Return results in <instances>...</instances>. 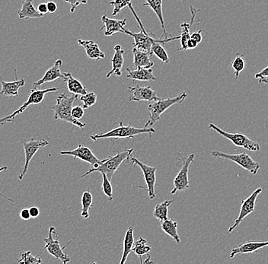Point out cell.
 <instances>
[{
    "instance_id": "obj_18",
    "label": "cell",
    "mask_w": 268,
    "mask_h": 264,
    "mask_svg": "<svg viewBox=\"0 0 268 264\" xmlns=\"http://www.w3.org/2000/svg\"><path fill=\"white\" fill-rule=\"evenodd\" d=\"M63 65V60L61 59H59L54 63V64L47 69V72L44 74V76L35 81L34 83V87H36L38 86L41 85L44 83L51 82V81H55L58 78H63V74L61 72V66Z\"/></svg>"
},
{
    "instance_id": "obj_38",
    "label": "cell",
    "mask_w": 268,
    "mask_h": 264,
    "mask_svg": "<svg viewBox=\"0 0 268 264\" xmlns=\"http://www.w3.org/2000/svg\"><path fill=\"white\" fill-rule=\"evenodd\" d=\"M83 107L82 105H76V106L72 107V116L74 119L78 120L82 119L83 117L85 111H84Z\"/></svg>"
},
{
    "instance_id": "obj_10",
    "label": "cell",
    "mask_w": 268,
    "mask_h": 264,
    "mask_svg": "<svg viewBox=\"0 0 268 264\" xmlns=\"http://www.w3.org/2000/svg\"><path fill=\"white\" fill-rule=\"evenodd\" d=\"M22 145H23L24 150H25V161L23 167L21 170L20 173L19 174V179L22 181L25 175L26 174L28 169H29V164L32 161L33 157L35 156V154L38 152L41 149L46 147L47 145H49V142L46 139H37L35 138L29 139H24L22 141Z\"/></svg>"
},
{
    "instance_id": "obj_7",
    "label": "cell",
    "mask_w": 268,
    "mask_h": 264,
    "mask_svg": "<svg viewBox=\"0 0 268 264\" xmlns=\"http://www.w3.org/2000/svg\"><path fill=\"white\" fill-rule=\"evenodd\" d=\"M59 87H50V89H46V90H38L37 87H34L31 90L30 94H29L28 100L19 108V109L15 111L13 114L7 116V117L0 119V126L4 125L5 123L13 122L16 116L18 114H22L23 113L27 108L32 105H39V104L42 103L44 102V97H45L46 94H48L50 93H53V92L58 91Z\"/></svg>"
},
{
    "instance_id": "obj_40",
    "label": "cell",
    "mask_w": 268,
    "mask_h": 264,
    "mask_svg": "<svg viewBox=\"0 0 268 264\" xmlns=\"http://www.w3.org/2000/svg\"><path fill=\"white\" fill-rule=\"evenodd\" d=\"M254 78L257 79H260V78H268V66L266 67L263 68L261 71L254 75Z\"/></svg>"
},
{
    "instance_id": "obj_22",
    "label": "cell",
    "mask_w": 268,
    "mask_h": 264,
    "mask_svg": "<svg viewBox=\"0 0 268 264\" xmlns=\"http://www.w3.org/2000/svg\"><path fill=\"white\" fill-rule=\"evenodd\" d=\"M191 13L192 14V21L191 23H183L181 25V28H182V33L180 35L181 47L177 49V51L180 50H187V42L191 38L190 29L195 22V17L198 13L201 12V10H197L193 6L190 7Z\"/></svg>"
},
{
    "instance_id": "obj_23",
    "label": "cell",
    "mask_w": 268,
    "mask_h": 264,
    "mask_svg": "<svg viewBox=\"0 0 268 264\" xmlns=\"http://www.w3.org/2000/svg\"><path fill=\"white\" fill-rule=\"evenodd\" d=\"M126 70L127 72V78L133 81H152L157 80L152 68H139L134 70H130L129 68H126Z\"/></svg>"
},
{
    "instance_id": "obj_6",
    "label": "cell",
    "mask_w": 268,
    "mask_h": 264,
    "mask_svg": "<svg viewBox=\"0 0 268 264\" xmlns=\"http://www.w3.org/2000/svg\"><path fill=\"white\" fill-rule=\"evenodd\" d=\"M210 154L214 158H223V159L229 160L232 162L236 163L240 167H242L251 174H257V171L260 168V164L257 161H254L249 155L245 152L232 155V154L225 153L220 151L213 150L211 151Z\"/></svg>"
},
{
    "instance_id": "obj_5",
    "label": "cell",
    "mask_w": 268,
    "mask_h": 264,
    "mask_svg": "<svg viewBox=\"0 0 268 264\" xmlns=\"http://www.w3.org/2000/svg\"><path fill=\"white\" fill-rule=\"evenodd\" d=\"M188 97V94L185 92H182L176 97L167 98V99H158V100L153 101L149 104L148 110L149 111V118L145 124L144 127H152L155 125L160 118L161 115L168 108L174 105L182 104Z\"/></svg>"
},
{
    "instance_id": "obj_21",
    "label": "cell",
    "mask_w": 268,
    "mask_h": 264,
    "mask_svg": "<svg viewBox=\"0 0 268 264\" xmlns=\"http://www.w3.org/2000/svg\"><path fill=\"white\" fill-rule=\"evenodd\" d=\"M78 44L85 49L87 56L92 60H102L105 57L104 52L101 50L97 43L91 40L78 39Z\"/></svg>"
},
{
    "instance_id": "obj_24",
    "label": "cell",
    "mask_w": 268,
    "mask_h": 264,
    "mask_svg": "<svg viewBox=\"0 0 268 264\" xmlns=\"http://www.w3.org/2000/svg\"><path fill=\"white\" fill-rule=\"evenodd\" d=\"M145 4H143V7H147L152 9V11L155 13L158 20H159L162 31H163V36L165 39L171 38V35H168L165 28V20H164L163 11H162V2L163 0H145Z\"/></svg>"
},
{
    "instance_id": "obj_43",
    "label": "cell",
    "mask_w": 268,
    "mask_h": 264,
    "mask_svg": "<svg viewBox=\"0 0 268 264\" xmlns=\"http://www.w3.org/2000/svg\"><path fill=\"white\" fill-rule=\"evenodd\" d=\"M47 10H48V13H54L57 12V5L56 4V3L53 2V1H48L47 4Z\"/></svg>"
},
{
    "instance_id": "obj_12",
    "label": "cell",
    "mask_w": 268,
    "mask_h": 264,
    "mask_svg": "<svg viewBox=\"0 0 268 264\" xmlns=\"http://www.w3.org/2000/svg\"><path fill=\"white\" fill-rule=\"evenodd\" d=\"M262 191H263V189L261 188H257L255 191H253L252 194L249 197H246V198L243 199L242 200L239 214H238L237 219H235L233 225L229 227V229H228V232H232L240 224L242 223V221L247 216H249L250 214H251L254 211L256 201H257L258 196L261 194Z\"/></svg>"
},
{
    "instance_id": "obj_46",
    "label": "cell",
    "mask_w": 268,
    "mask_h": 264,
    "mask_svg": "<svg viewBox=\"0 0 268 264\" xmlns=\"http://www.w3.org/2000/svg\"><path fill=\"white\" fill-rule=\"evenodd\" d=\"M38 10V11L39 12V13H41V15L44 16L46 13H48V10H47V4H44V3H42V4H39L38 7V10Z\"/></svg>"
},
{
    "instance_id": "obj_28",
    "label": "cell",
    "mask_w": 268,
    "mask_h": 264,
    "mask_svg": "<svg viewBox=\"0 0 268 264\" xmlns=\"http://www.w3.org/2000/svg\"><path fill=\"white\" fill-rule=\"evenodd\" d=\"M133 232H134V228L133 226H130L126 231L124 239V250H123V254L121 261H120V264L125 263L129 254L132 252V248H133V244H134Z\"/></svg>"
},
{
    "instance_id": "obj_9",
    "label": "cell",
    "mask_w": 268,
    "mask_h": 264,
    "mask_svg": "<svg viewBox=\"0 0 268 264\" xmlns=\"http://www.w3.org/2000/svg\"><path fill=\"white\" fill-rule=\"evenodd\" d=\"M55 227L51 226L49 228V234L47 238H44V241L45 243L44 249L47 250L49 253L52 256H54L57 259H60L63 262V263L66 264L70 262L71 259L67 253H65L64 249L66 246L61 247L59 241V235H57Z\"/></svg>"
},
{
    "instance_id": "obj_26",
    "label": "cell",
    "mask_w": 268,
    "mask_h": 264,
    "mask_svg": "<svg viewBox=\"0 0 268 264\" xmlns=\"http://www.w3.org/2000/svg\"><path fill=\"white\" fill-rule=\"evenodd\" d=\"M133 66H135L136 69L139 68H152L154 66V63L151 60L152 55L146 52L141 51L137 49H133Z\"/></svg>"
},
{
    "instance_id": "obj_16",
    "label": "cell",
    "mask_w": 268,
    "mask_h": 264,
    "mask_svg": "<svg viewBox=\"0 0 268 264\" xmlns=\"http://www.w3.org/2000/svg\"><path fill=\"white\" fill-rule=\"evenodd\" d=\"M102 21L104 25L101 28V31L105 28L104 35L106 37L113 36L117 33H123V29H124V26L127 25V19L118 20V19H109V17H107L106 14L102 16Z\"/></svg>"
},
{
    "instance_id": "obj_48",
    "label": "cell",
    "mask_w": 268,
    "mask_h": 264,
    "mask_svg": "<svg viewBox=\"0 0 268 264\" xmlns=\"http://www.w3.org/2000/svg\"><path fill=\"white\" fill-rule=\"evenodd\" d=\"M258 83L259 84L263 83V84H267L268 85V78H260V79H258Z\"/></svg>"
},
{
    "instance_id": "obj_37",
    "label": "cell",
    "mask_w": 268,
    "mask_h": 264,
    "mask_svg": "<svg viewBox=\"0 0 268 264\" xmlns=\"http://www.w3.org/2000/svg\"><path fill=\"white\" fill-rule=\"evenodd\" d=\"M102 191H103L104 194L109 197V200L112 201L113 200V188H112V184H111V181L108 179L105 173H102Z\"/></svg>"
},
{
    "instance_id": "obj_8",
    "label": "cell",
    "mask_w": 268,
    "mask_h": 264,
    "mask_svg": "<svg viewBox=\"0 0 268 264\" xmlns=\"http://www.w3.org/2000/svg\"><path fill=\"white\" fill-rule=\"evenodd\" d=\"M209 127L214 130V131L217 132L220 136L229 139L236 148H243V149L251 151V152H258V151H260V144L258 142L251 140L245 135L242 134V133H228V132L225 131V130H222L221 128L217 127L214 124H209Z\"/></svg>"
},
{
    "instance_id": "obj_14",
    "label": "cell",
    "mask_w": 268,
    "mask_h": 264,
    "mask_svg": "<svg viewBox=\"0 0 268 264\" xmlns=\"http://www.w3.org/2000/svg\"><path fill=\"white\" fill-rule=\"evenodd\" d=\"M61 155H71L75 158L81 160V161H85L88 163L92 167H99V165L102 164L105 161V159L100 160L94 155L91 149L90 148L86 147L85 145L79 144L76 149L73 150L69 151H62L60 152Z\"/></svg>"
},
{
    "instance_id": "obj_44",
    "label": "cell",
    "mask_w": 268,
    "mask_h": 264,
    "mask_svg": "<svg viewBox=\"0 0 268 264\" xmlns=\"http://www.w3.org/2000/svg\"><path fill=\"white\" fill-rule=\"evenodd\" d=\"M29 212H30L31 217L33 219H36L39 216L40 210L37 207H32L29 208Z\"/></svg>"
},
{
    "instance_id": "obj_34",
    "label": "cell",
    "mask_w": 268,
    "mask_h": 264,
    "mask_svg": "<svg viewBox=\"0 0 268 264\" xmlns=\"http://www.w3.org/2000/svg\"><path fill=\"white\" fill-rule=\"evenodd\" d=\"M19 263L22 264H40L42 262V259L40 256H34L30 250L22 252L20 259H18Z\"/></svg>"
},
{
    "instance_id": "obj_31",
    "label": "cell",
    "mask_w": 268,
    "mask_h": 264,
    "mask_svg": "<svg viewBox=\"0 0 268 264\" xmlns=\"http://www.w3.org/2000/svg\"><path fill=\"white\" fill-rule=\"evenodd\" d=\"M151 250H152V246L148 244L147 241L142 237L139 238L138 241L134 243L132 248V251L134 252L135 254L140 258V262L142 260V256L148 254Z\"/></svg>"
},
{
    "instance_id": "obj_29",
    "label": "cell",
    "mask_w": 268,
    "mask_h": 264,
    "mask_svg": "<svg viewBox=\"0 0 268 264\" xmlns=\"http://www.w3.org/2000/svg\"><path fill=\"white\" fill-rule=\"evenodd\" d=\"M161 228L169 235L177 244H180L181 238L177 232V223L174 219H167L161 222Z\"/></svg>"
},
{
    "instance_id": "obj_41",
    "label": "cell",
    "mask_w": 268,
    "mask_h": 264,
    "mask_svg": "<svg viewBox=\"0 0 268 264\" xmlns=\"http://www.w3.org/2000/svg\"><path fill=\"white\" fill-rule=\"evenodd\" d=\"M191 38L195 40L198 44L201 43L203 40L202 30H200L198 32H193V33L191 34Z\"/></svg>"
},
{
    "instance_id": "obj_1",
    "label": "cell",
    "mask_w": 268,
    "mask_h": 264,
    "mask_svg": "<svg viewBox=\"0 0 268 264\" xmlns=\"http://www.w3.org/2000/svg\"><path fill=\"white\" fill-rule=\"evenodd\" d=\"M78 99L77 95H72L71 97H68L66 93L59 95L57 99V103L50 108L54 112L55 120L66 121L72 125L76 126L81 130H83L86 127L85 123L81 122L78 120L74 119L72 116V108L73 103Z\"/></svg>"
},
{
    "instance_id": "obj_32",
    "label": "cell",
    "mask_w": 268,
    "mask_h": 264,
    "mask_svg": "<svg viewBox=\"0 0 268 264\" xmlns=\"http://www.w3.org/2000/svg\"><path fill=\"white\" fill-rule=\"evenodd\" d=\"M82 212L81 216L83 219H87L90 217V210L92 207H94L93 204V197L90 191H85L82 194Z\"/></svg>"
},
{
    "instance_id": "obj_47",
    "label": "cell",
    "mask_w": 268,
    "mask_h": 264,
    "mask_svg": "<svg viewBox=\"0 0 268 264\" xmlns=\"http://www.w3.org/2000/svg\"><path fill=\"white\" fill-rule=\"evenodd\" d=\"M8 170V167H7V166H3V167H0V173H2V172L5 171V170ZM0 197H4V198L7 199V200H8L9 201L13 202V203H16V202L15 201V200H13V199L9 198V197H6L5 195H4V194H1L0 193Z\"/></svg>"
},
{
    "instance_id": "obj_20",
    "label": "cell",
    "mask_w": 268,
    "mask_h": 264,
    "mask_svg": "<svg viewBox=\"0 0 268 264\" xmlns=\"http://www.w3.org/2000/svg\"><path fill=\"white\" fill-rule=\"evenodd\" d=\"M0 82L2 84V90L0 91L1 96L6 97H17L19 96V90L25 86V80L24 78L16 79L14 81H5L0 77Z\"/></svg>"
},
{
    "instance_id": "obj_3",
    "label": "cell",
    "mask_w": 268,
    "mask_h": 264,
    "mask_svg": "<svg viewBox=\"0 0 268 264\" xmlns=\"http://www.w3.org/2000/svg\"><path fill=\"white\" fill-rule=\"evenodd\" d=\"M130 8V11L133 13V16L137 19V22H138L139 26H140V32L138 33L136 32H130V31L127 30L124 28L123 29V34L129 35V36L132 37L134 40V43L132 44L134 48L137 49V50H141V51L146 52V53H150L152 56V52H151V49H152V46L155 44L157 41H161L162 39H158V38H155V35L153 34L148 33L147 31L145 29L144 26H143V23H142L141 20L139 18L138 15L136 13L135 10L133 9V6L130 4L128 6Z\"/></svg>"
},
{
    "instance_id": "obj_4",
    "label": "cell",
    "mask_w": 268,
    "mask_h": 264,
    "mask_svg": "<svg viewBox=\"0 0 268 264\" xmlns=\"http://www.w3.org/2000/svg\"><path fill=\"white\" fill-rule=\"evenodd\" d=\"M133 152H134V149L126 148L124 151L116 154L114 156L108 157V158H105V161H104V162L101 165H99L98 167H96V168L92 167L90 170L83 173L79 178V179H84V178L86 177L88 175L91 174V173H94V172H101L102 173H105L108 179L112 181L114 174H115L117 170L119 168L121 164L125 161H129Z\"/></svg>"
},
{
    "instance_id": "obj_17",
    "label": "cell",
    "mask_w": 268,
    "mask_h": 264,
    "mask_svg": "<svg viewBox=\"0 0 268 264\" xmlns=\"http://www.w3.org/2000/svg\"><path fill=\"white\" fill-rule=\"evenodd\" d=\"M268 241H247L243 244H239L231 250L229 259H232L238 254L255 253L257 250L267 247Z\"/></svg>"
},
{
    "instance_id": "obj_49",
    "label": "cell",
    "mask_w": 268,
    "mask_h": 264,
    "mask_svg": "<svg viewBox=\"0 0 268 264\" xmlns=\"http://www.w3.org/2000/svg\"><path fill=\"white\" fill-rule=\"evenodd\" d=\"M46 2H48V1H50V0H45Z\"/></svg>"
},
{
    "instance_id": "obj_25",
    "label": "cell",
    "mask_w": 268,
    "mask_h": 264,
    "mask_svg": "<svg viewBox=\"0 0 268 264\" xmlns=\"http://www.w3.org/2000/svg\"><path fill=\"white\" fill-rule=\"evenodd\" d=\"M63 74V81L67 84V90L71 94L82 96L86 94L88 90L86 87L82 84L81 81L72 76L69 72H64Z\"/></svg>"
},
{
    "instance_id": "obj_30",
    "label": "cell",
    "mask_w": 268,
    "mask_h": 264,
    "mask_svg": "<svg viewBox=\"0 0 268 264\" xmlns=\"http://www.w3.org/2000/svg\"><path fill=\"white\" fill-rule=\"evenodd\" d=\"M174 200H165L162 203H158L155 205L153 211V217L160 222L168 219V209Z\"/></svg>"
},
{
    "instance_id": "obj_13",
    "label": "cell",
    "mask_w": 268,
    "mask_h": 264,
    "mask_svg": "<svg viewBox=\"0 0 268 264\" xmlns=\"http://www.w3.org/2000/svg\"><path fill=\"white\" fill-rule=\"evenodd\" d=\"M195 158V154L192 153L185 159H184L182 168L179 170L177 176L174 178V182H173L174 188L171 191V195H174L179 191H184L190 188L189 170H190L191 164L193 162Z\"/></svg>"
},
{
    "instance_id": "obj_39",
    "label": "cell",
    "mask_w": 268,
    "mask_h": 264,
    "mask_svg": "<svg viewBox=\"0 0 268 264\" xmlns=\"http://www.w3.org/2000/svg\"><path fill=\"white\" fill-rule=\"evenodd\" d=\"M66 3L70 5V13H74L76 10L77 7L81 4L85 5L88 3L87 0H65Z\"/></svg>"
},
{
    "instance_id": "obj_19",
    "label": "cell",
    "mask_w": 268,
    "mask_h": 264,
    "mask_svg": "<svg viewBox=\"0 0 268 264\" xmlns=\"http://www.w3.org/2000/svg\"><path fill=\"white\" fill-rule=\"evenodd\" d=\"M114 50H115V54L112 60V69L107 74V78H110L112 75L121 76L122 75V68L124 63V54L125 51L123 50L120 44H117Z\"/></svg>"
},
{
    "instance_id": "obj_42",
    "label": "cell",
    "mask_w": 268,
    "mask_h": 264,
    "mask_svg": "<svg viewBox=\"0 0 268 264\" xmlns=\"http://www.w3.org/2000/svg\"><path fill=\"white\" fill-rule=\"evenodd\" d=\"M21 219H23L25 221L29 220L31 219L30 212H29V209L25 208L21 211L20 213Z\"/></svg>"
},
{
    "instance_id": "obj_27",
    "label": "cell",
    "mask_w": 268,
    "mask_h": 264,
    "mask_svg": "<svg viewBox=\"0 0 268 264\" xmlns=\"http://www.w3.org/2000/svg\"><path fill=\"white\" fill-rule=\"evenodd\" d=\"M33 3L34 0H24L22 8L18 14L19 19L29 20V19H39L44 16L35 8Z\"/></svg>"
},
{
    "instance_id": "obj_11",
    "label": "cell",
    "mask_w": 268,
    "mask_h": 264,
    "mask_svg": "<svg viewBox=\"0 0 268 264\" xmlns=\"http://www.w3.org/2000/svg\"><path fill=\"white\" fill-rule=\"evenodd\" d=\"M129 162L131 163L132 165H137L141 169L144 176L145 182H146V186H147L148 195L151 200H153L156 197L155 194V186L156 182V171L158 169V166H149L148 164H144L141 161L132 156L129 160Z\"/></svg>"
},
{
    "instance_id": "obj_35",
    "label": "cell",
    "mask_w": 268,
    "mask_h": 264,
    "mask_svg": "<svg viewBox=\"0 0 268 264\" xmlns=\"http://www.w3.org/2000/svg\"><path fill=\"white\" fill-rule=\"evenodd\" d=\"M98 97L95 93H87L86 94L82 95L80 97V101L82 102V107L84 109H88L91 107L94 106L97 102Z\"/></svg>"
},
{
    "instance_id": "obj_15",
    "label": "cell",
    "mask_w": 268,
    "mask_h": 264,
    "mask_svg": "<svg viewBox=\"0 0 268 264\" xmlns=\"http://www.w3.org/2000/svg\"><path fill=\"white\" fill-rule=\"evenodd\" d=\"M128 90L132 94L130 102H153L159 99L156 92L154 91L150 86L136 84L133 87L130 86Z\"/></svg>"
},
{
    "instance_id": "obj_33",
    "label": "cell",
    "mask_w": 268,
    "mask_h": 264,
    "mask_svg": "<svg viewBox=\"0 0 268 264\" xmlns=\"http://www.w3.org/2000/svg\"><path fill=\"white\" fill-rule=\"evenodd\" d=\"M232 67L234 70L235 79L239 78L240 73L245 67V56L242 53H237L232 62Z\"/></svg>"
},
{
    "instance_id": "obj_36",
    "label": "cell",
    "mask_w": 268,
    "mask_h": 264,
    "mask_svg": "<svg viewBox=\"0 0 268 264\" xmlns=\"http://www.w3.org/2000/svg\"><path fill=\"white\" fill-rule=\"evenodd\" d=\"M132 0H114L109 2V5L114 7L112 16H115L121 13V10L125 7H128L131 4Z\"/></svg>"
},
{
    "instance_id": "obj_45",
    "label": "cell",
    "mask_w": 268,
    "mask_h": 264,
    "mask_svg": "<svg viewBox=\"0 0 268 264\" xmlns=\"http://www.w3.org/2000/svg\"><path fill=\"white\" fill-rule=\"evenodd\" d=\"M198 44H198L197 41L190 38V39L188 41V42H187V50L196 48V47H198Z\"/></svg>"
},
{
    "instance_id": "obj_2",
    "label": "cell",
    "mask_w": 268,
    "mask_h": 264,
    "mask_svg": "<svg viewBox=\"0 0 268 264\" xmlns=\"http://www.w3.org/2000/svg\"><path fill=\"white\" fill-rule=\"evenodd\" d=\"M155 133V130L152 127H144V128H137L129 125L124 126L122 122L120 123L119 127L112 129L106 133H97L91 135L90 138L92 140L97 141L102 139H130L142 134H148L150 137Z\"/></svg>"
}]
</instances>
